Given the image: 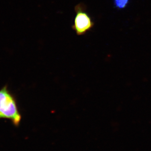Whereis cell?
<instances>
[{"label":"cell","instance_id":"cell-1","mask_svg":"<svg viewBox=\"0 0 151 151\" xmlns=\"http://www.w3.org/2000/svg\"><path fill=\"white\" fill-rule=\"evenodd\" d=\"M17 103L7 84L0 89V119L10 120L15 126H18L21 121Z\"/></svg>","mask_w":151,"mask_h":151},{"label":"cell","instance_id":"cell-3","mask_svg":"<svg viewBox=\"0 0 151 151\" xmlns=\"http://www.w3.org/2000/svg\"><path fill=\"white\" fill-rule=\"evenodd\" d=\"M129 0H113V4L116 9H122L126 7Z\"/></svg>","mask_w":151,"mask_h":151},{"label":"cell","instance_id":"cell-2","mask_svg":"<svg viewBox=\"0 0 151 151\" xmlns=\"http://www.w3.org/2000/svg\"><path fill=\"white\" fill-rule=\"evenodd\" d=\"M75 11L76 15L72 28L77 35H84L91 29L94 23L91 17L85 11L83 4H78L76 6Z\"/></svg>","mask_w":151,"mask_h":151}]
</instances>
